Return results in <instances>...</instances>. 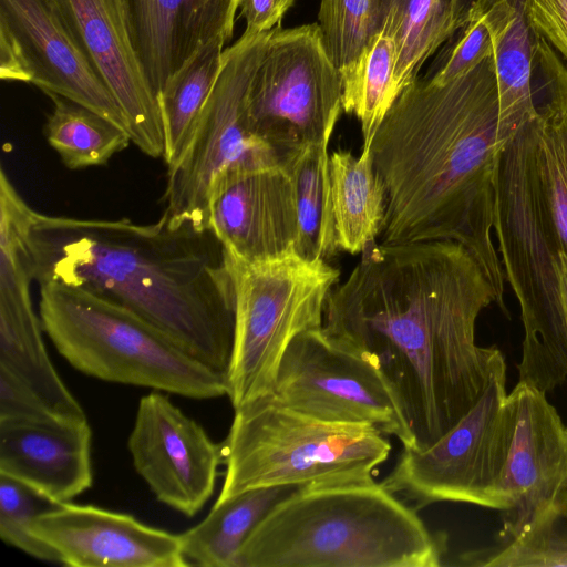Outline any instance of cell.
Wrapping results in <instances>:
<instances>
[{"mask_svg": "<svg viewBox=\"0 0 567 567\" xmlns=\"http://www.w3.org/2000/svg\"><path fill=\"white\" fill-rule=\"evenodd\" d=\"M492 302L495 291L464 246L374 243L329 293L322 328L383 372L422 450L485 389L496 347H478L475 326Z\"/></svg>", "mask_w": 567, "mask_h": 567, "instance_id": "1", "label": "cell"}, {"mask_svg": "<svg viewBox=\"0 0 567 567\" xmlns=\"http://www.w3.org/2000/svg\"><path fill=\"white\" fill-rule=\"evenodd\" d=\"M34 536L74 567H184L179 535L92 505L59 503L37 516Z\"/></svg>", "mask_w": 567, "mask_h": 567, "instance_id": "18", "label": "cell"}, {"mask_svg": "<svg viewBox=\"0 0 567 567\" xmlns=\"http://www.w3.org/2000/svg\"><path fill=\"white\" fill-rule=\"evenodd\" d=\"M475 11L486 13L494 31L498 135L506 143L537 115L533 78L542 35L528 17L527 0H477L472 13Z\"/></svg>", "mask_w": 567, "mask_h": 567, "instance_id": "22", "label": "cell"}, {"mask_svg": "<svg viewBox=\"0 0 567 567\" xmlns=\"http://www.w3.org/2000/svg\"><path fill=\"white\" fill-rule=\"evenodd\" d=\"M511 436L502 491L498 543L522 536L567 492V426L546 393L518 382L507 394Z\"/></svg>", "mask_w": 567, "mask_h": 567, "instance_id": "14", "label": "cell"}, {"mask_svg": "<svg viewBox=\"0 0 567 567\" xmlns=\"http://www.w3.org/2000/svg\"><path fill=\"white\" fill-rule=\"evenodd\" d=\"M499 96L494 53L437 84L417 76L371 144L386 190L380 244L449 240L464 246L504 303L505 274L492 239Z\"/></svg>", "mask_w": 567, "mask_h": 567, "instance_id": "2", "label": "cell"}, {"mask_svg": "<svg viewBox=\"0 0 567 567\" xmlns=\"http://www.w3.org/2000/svg\"><path fill=\"white\" fill-rule=\"evenodd\" d=\"M477 0H456L455 29H461L470 19Z\"/></svg>", "mask_w": 567, "mask_h": 567, "instance_id": "38", "label": "cell"}, {"mask_svg": "<svg viewBox=\"0 0 567 567\" xmlns=\"http://www.w3.org/2000/svg\"><path fill=\"white\" fill-rule=\"evenodd\" d=\"M141 56L156 95L203 41L233 37L238 0H128Z\"/></svg>", "mask_w": 567, "mask_h": 567, "instance_id": "21", "label": "cell"}, {"mask_svg": "<svg viewBox=\"0 0 567 567\" xmlns=\"http://www.w3.org/2000/svg\"><path fill=\"white\" fill-rule=\"evenodd\" d=\"M536 31L567 62V0H527Z\"/></svg>", "mask_w": 567, "mask_h": 567, "instance_id": "36", "label": "cell"}, {"mask_svg": "<svg viewBox=\"0 0 567 567\" xmlns=\"http://www.w3.org/2000/svg\"><path fill=\"white\" fill-rule=\"evenodd\" d=\"M223 450L216 503L260 487L371 477L391 444L370 424L323 421L267 395L235 409Z\"/></svg>", "mask_w": 567, "mask_h": 567, "instance_id": "7", "label": "cell"}, {"mask_svg": "<svg viewBox=\"0 0 567 567\" xmlns=\"http://www.w3.org/2000/svg\"><path fill=\"white\" fill-rule=\"evenodd\" d=\"M127 447L157 501L187 517L210 498L224 464L223 443L158 391L141 398Z\"/></svg>", "mask_w": 567, "mask_h": 567, "instance_id": "13", "label": "cell"}, {"mask_svg": "<svg viewBox=\"0 0 567 567\" xmlns=\"http://www.w3.org/2000/svg\"><path fill=\"white\" fill-rule=\"evenodd\" d=\"M460 564L496 567L567 566V492L522 536L507 544L466 551Z\"/></svg>", "mask_w": 567, "mask_h": 567, "instance_id": "31", "label": "cell"}, {"mask_svg": "<svg viewBox=\"0 0 567 567\" xmlns=\"http://www.w3.org/2000/svg\"><path fill=\"white\" fill-rule=\"evenodd\" d=\"M34 280L78 287L142 318L228 379L236 293L212 229L163 213L155 223L35 213L28 233Z\"/></svg>", "mask_w": 567, "mask_h": 567, "instance_id": "3", "label": "cell"}, {"mask_svg": "<svg viewBox=\"0 0 567 567\" xmlns=\"http://www.w3.org/2000/svg\"><path fill=\"white\" fill-rule=\"evenodd\" d=\"M457 31L460 34L452 45L441 52L425 74L433 83H446L494 53V31L486 13L473 12Z\"/></svg>", "mask_w": 567, "mask_h": 567, "instance_id": "34", "label": "cell"}, {"mask_svg": "<svg viewBox=\"0 0 567 567\" xmlns=\"http://www.w3.org/2000/svg\"><path fill=\"white\" fill-rule=\"evenodd\" d=\"M34 280L21 257L0 262V370L30 389L62 421L87 420L54 369L42 337V322L31 300Z\"/></svg>", "mask_w": 567, "mask_h": 567, "instance_id": "20", "label": "cell"}, {"mask_svg": "<svg viewBox=\"0 0 567 567\" xmlns=\"http://www.w3.org/2000/svg\"><path fill=\"white\" fill-rule=\"evenodd\" d=\"M560 292H561V302L565 313V320L567 324V254H563L561 256V266H560Z\"/></svg>", "mask_w": 567, "mask_h": 567, "instance_id": "39", "label": "cell"}, {"mask_svg": "<svg viewBox=\"0 0 567 567\" xmlns=\"http://www.w3.org/2000/svg\"><path fill=\"white\" fill-rule=\"evenodd\" d=\"M92 431L82 421H0V474L55 503L91 487Z\"/></svg>", "mask_w": 567, "mask_h": 567, "instance_id": "19", "label": "cell"}, {"mask_svg": "<svg viewBox=\"0 0 567 567\" xmlns=\"http://www.w3.org/2000/svg\"><path fill=\"white\" fill-rule=\"evenodd\" d=\"M395 48L380 32L342 78V109L361 124L362 146L372 140L398 99L394 90Z\"/></svg>", "mask_w": 567, "mask_h": 567, "instance_id": "30", "label": "cell"}, {"mask_svg": "<svg viewBox=\"0 0 567 567\" xmlns=\"http://www.w3.org/2000/svg\"><path fill=\"white\" fill-rule=\"evenodd\" d=\"M208 217L234 260L252 264L296 251L293 184L282 163L227 171L213 188Z\"/></svg>", "mask_w": 567, "mask_h": 567, "instance_id": "16", "label": "cell"}, {"mask_svg": "<svg viewBox=\"0 0 567 567\" xmlns=\"http://www.w3.org/2000/svg\"><path fill=\"white\" fill-rule=\"evenodd\" d=\"M330 175L338 247L361 254L380 237L388 204L371 145L362 146L359 157L348 150L333 151Z\"/></svg>", "mask_w": 567, "mask_h": 567, "instance_id": "24", "label": "cell"}, {"mask_svg": "<svg viewBox=\"0 0 567 567\" xmlns=\"http://www.w3.org/2000/svg\"><path fill=\"white\" fill-rule=\"evenodd\" d=\"M456 0H382L381 32L395 48L394 90L399 95L425 60L456 32Z\"/></svg>", "mask_w": 567, "mask_h": 567, "instance_id": "28", "label": "cell"}, {"mask_svg": "<svg viewBox=\"0 0 567 567\" xmlns=\"http://www.w3.org/2000/svg\"><path fill=\"white\" fill-rule=\"evenodd\" d=\"M506 398V363L496 348L485 389L472 409L432 445L403 447L382 484L416 511L445 501L506 511L502 491L511 436Z\"/></svg>", "mask_w": 567, "mask_h": 567, "instance_id": "10", "label": "cell"}, {"mask_svg": "<svg viewBox=\"0 0 567 567\" xmlns=\"http://www.w3.org/2000/svg\"><path fill=\"white\" fill-rule=\"evenodd\" d=\"M271 31V30H270ZM270 31L245 32L224 50L219 74L181 155L167 165L164 213L209 229V200L219 177L236 167L280 164L276 150L250 128L246 99Z\"/></svg>", "mask_w": 567, "mask_h": 567, "instance_id": "9", "label": "cell"}, {"mask_svg": "<svg viewBox=\"0 0 567 567\" xmlns=\"http://www.w3.org/2000/svg\"><path fill=\"white\" fill-rule=\"evenodd\" d=\"M0 421H62L23 383L0 370Z\"/></svg>", "mask_w": 567, "mask_h": 567, "instance_id": "35", "label": "cell"}, {"mask_svg": "<svg viewBox=\"0 0 567 567\" xmlns=\"http://www.w3.org/2000/svg\"><path fill=\"white\" fill-rule=\"evenodd\" d=\"M39 316L59 353L86 375L196 400L228 393L226 375L142 318L84 289L40 284Z\"/></svg>", "mask_w": 567, "mask_h": 567, "instance_id": "6", "label": "cell"}, {"mask_svg": "<svg viewBox=\"0 0 567 567\" xmlns=\"http://www.w3.org/2000/svg\"><path fill=\"white\" fill-rule=\"evenodd\" d=\"M270 396L323 421L370 424L395 436L404 449L417 450L403 405L383 372L322 327L290 342Z\"/></svg>", "mask_w": 567, "mask_h": 567, "instance_id": "12", "label": "cell"}, {"mask_svg": "<svg viewBox=\"0 0 567 567\" xmlns=\"http://www.w3.org/2000/svg\"><path fill=\"white\" fill-rule=\"evenodd\" d=\"M246 111L251 131L284 156L330 142L342 109V78L319 24L274 28L252 75Z\"/></svg>", "mask_w": 567, "mask_h": 567, "instance_id": "11", "label": "cell"}, {"mask_svg": "<svg viewBox=\"0 0 567 567\" xmlns=\"http://www.w3.org/2000/svg\"><path fill=\"white\" fill-rule=\"evenodd\" d=\"M367 478L311 483L280 501L243 544L235 567H437L445 536Z\"/></svg>", "mask_w": 567, "mask_h": 567, "instance_id": "4", "label": "cell"}, {"mask_svg": "<svg viewBox=\"0 0 567 567\" xmlns=\"http://www.w3.org/2000/svg\"><path fill=\"white\" fill-rule=\"evenodd\" d=\"M538 144L536 115L499 151L493 229L524 326L518 381L547 393L567 379V324L560 292L566 248L543 185Z\"/></svg>", "mask_w": 567, "mask_h": 567, "instance_id": "5", "label": "cell"}, {"mask_svg": "<svg viewBox=\"0 0 567 567\" xmlns=\"http://www.w3.org/2000/svg\"><path fill=\"white\" fill-rule=\"evenodd\" d=\"M299 486H268L215 503L204 520L179 534L186 566L235 567L237 555L257 525Z\"/></svg>", "mask_w": 567, "mask_h": 567, "instance_id": "25", "label": "cell"}, {"mask_svg": "<svg viewBox=\"0 0 567 567\" xmlns=\"http://www.w3.org/2000/svg\"><path fill=\"white\" fill-rule=\"evenodd\" d=\"M94 68L123 110L132 142L165 153L157 95L146 73L128 0H63Z\"/></svg>", "mask_w": 567, "mask_h": 567, "instance_id": "17", "label": "cell"}, {"mask_svg": "<svg viewBox=\"0 0 567 567\" xmlns=\"http://www.w3.org/2000/svg\"><path fill=\"white\" fill-rule=\"evenodd\" d=\"M44 134L50 146L70 169L106 165L132 142L130 134L95 113L55 93Z\"/></svg>", "mask_w": 567, "mask_h": 567, "instance_id": "29", "label": "cell"}, {"mask_svg": "<svg viewBox=\"0 0 567 567\" xmlns=\"http://www.w3.org/2000/svg\"><path fill=\"white\" fill-rule=\"evenodd\" d=\"M295 0H238L240 16L246 20L245 32L262 33L280 23Z\"/></svg>", "mask_w": 567, "mask_h": 567, "instance_id": "37", "label": "cell"}, {"mask_svg": "<svg viewBox=\"0 0 567 567\" xmlns=\"http://www.w3.org/2000/svg\"><path fill=\"white\" fill-rule=\"evenodd\" d=\"M318 19L326 50L342 75L381 32L382 0H321Z\"/></svg>", "mask_w": 567, "mask_h": 567, "instance_id": "32", "label": "cell"}, {"mask_svg": "<svg viewBox=\"0 0 567 567\" xmlns=\"http://www.w3.org/2000/svg\"><path fill=\"white\" fill-rule=\"evenodd\" d=\"M58 504L30 486L0 474L1 539L34 558L60 564L56 551L31 530L34 518Z\"/></svg>", "mask_w": 567, "mask_h": 567, "instance_id": "33", "label": "cell"}, {"mask_svg": "<svg viewBox=\"0 0 567 567\" xmlns=\"http://www.w3.org/2000/svg\"><path fill=\"white\" fill-rule=\"evenodd\" d=\"M329 142L305 145L287 153L282 164L295 192L298 220L296 252L328 261L340 249L332 203Z\"/></svg>", "mask_w": 567, "mask_h": 567, "instance_id": "26", "label": "cell"}, {"mask_svg": "<svg viewBox=\"0 0 567 567\" xmlns=\"http://www.w3.org/2000/svg\"><path fill=\"white\" fill-rule=\"evenodd\" d=\"M229 261L236 311L227 395L235 410L271 394L290 342L322 327L326 301L340 271L296 251L252 264Z\"/></svg>", "mask_w": 567, "mask_h": 567, "instance_id": "8", "label": "cell"}, {"mask_svg": "<svg viewBox=\"0 0 567 567\" xmlns=\"http://www.w3.org/2000/svg\"><path fill=\"white\" fill-rule=\"evenodd\" d=\"M226 42L224 34H217L199 43L157 95L167 165L177 159L192 136L219 74Z\"/></svg>", "mask_w": 567, "mask_h": 567, "instance_id": "27", "label": "cell"}, {"mask_svg": "<svg viewBox=\"0 0 567 567\" xmlns=\"http://www.w3.org/2000/svg\"><path fill=\"white\" fill-rule=\"evenodd\" d=\"M533 92L542 181L567 254V66L544 38L536 53Z\"/></svg>", "mask_w": 567, "mask_h": 567, "instance_id": "23", "label": "cell"}, {"mask_svg": "<svg viewBox=\"0 0 567 567\" xmlns=\"http://www.w3.org/2000/svg\"><path fill=\"white\" fill-rule=\"evenodd\" d=\"M0 29L20 47L30 84L94 111L131 136L127 118L94 68L63 0H0Z\"/></svg>", "mask_w": 567, "mask_h": 567, "instance_id": "15", "label": "cell"}]
</instances>
